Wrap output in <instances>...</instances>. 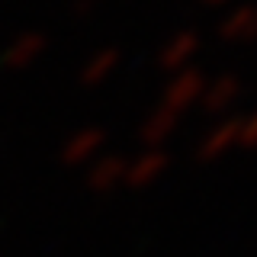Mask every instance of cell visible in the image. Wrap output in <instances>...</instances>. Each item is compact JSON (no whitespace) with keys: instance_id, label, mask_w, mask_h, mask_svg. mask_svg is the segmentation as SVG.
I'll use <instances>...</instances> for the list:
<instances>
[{"instance_id":"cell-1","label":"cell","mask_w":257,"mask_h":257,"mask_svg":"<svg viewBox=\"0 0 257 257\" xmlns=\"http://www.w3.org/2000/svg\"><path fill=\"white\" fill-rule=\"evenodd\" d=\"M203 90H206V74L190 64V68L171 74V80L164 84V90H161V109L174 112V116H183L187 109L199 106Z\"/></svg>"},{"instance_id":"cell-2","label":"cell","mask_w":257,"mask_h":257,"mask_svg":"<svg viewBox=\"0 0 257 257\" xmlns=\"http://www.w3.org/2000/svg\"><path fill=\"white\" fill-rule=\"evenodd\" d=\"M103 148H106V128L84 125V128H77V132H71L68 139H64V145H61V164L84 167V164H90V161L100 158Z\"/></svg>"},{"instance_id":"cell-3","label":"cell","mask_w":257,"mask_h":257,"mask_svg":"<svg viewBox=\"0 0 257 257\" xmlns=\"http://www.w3.org/2000/svg\"><path fill=\"white\" fill-rule=\"evenodd\" d=\"M171 167V155L164 148H145L142 155H135L132 161H125V177H122V187L128 190H145L151 187L155 180L167 174Z\"/></svg>"},{"instance_id":"cell-4","label":"cell","mask_w":257,"mask_h":257,"mask_svg":"<svg viewBox=\"0 0 257 257\" xmlns=\"http://www.w3.org/2000/svg\"><path fill=\"white\" fill-rule=\"evenodd\" d=\"M48 48V36L39 29H26L16 39H10V45L0 52V68L4 71H26L29 64H36Z\"/></svg>"},{"instance_id":"cell-5","label":"cell","mask_w":257,"mask_h":257,"mask_svg":"<svg viewBox=\"0 0 257 257\" xmlns=\"http://www.w3.org/2000/svg\"><path fill=\"white\" fill-rule=\"evenodd\" d=\"M241 96H244V80L231 74V71H225V74L206 80V90L199 96V109L209 112V116H222L235 103H241Z\"/></svg>"},{"instance_id":"cell-6","label":"cell","mask_w":257,"mask_h":257,"mask_svg":"<svg viewBox=\"0 0 257 257\" xmlns=\"http://www.w3.org/2000/svg\"><path fill=\"white\" fill-rule=\"evenodd\" d=\"M199 45H203V36H199L196 29L174 32L158 52V68L167 71V74H177V71L190 68L193 58H196V52H199Z\"/></svg>"},{"instance_id":"cell-7","label":"cell","mask_w":257,"mask_h":257,"mask_svg":"<svg viewBox=\"0 0 257 257\" xmlns=\"http://www.w3.org/2000/svg\"><path fill=\"white\" fill-rule=\"evenodd\" d=\"M238 122H241V116H228V119H222V122H215L203 139L196 142V161L209 164V161H219L225 155H231V151L238 148Z\"/></svg>"},{"instance_id":"cell-8","label":"cell","mask_w":257,"mask_h":257,"mask_svg":"<svg viewBox=\"0 0 257 257\" xmlns=\"http://www.w3.org/2000/svg\"><path fill=\"white\" fill-rule=\"evenodd\" d=\"M125 161L122 155H100L96 161L87 164V190L93 193H112L122 187L125 177Z\"/></svg>"},{"instance_id":"cell-9","label":"cell","mask_w":257,"mask_h":257,"mask_svg":"<svg viewBox=\"0 0 257 257\" xmlns=\"http://www.w3.org/2000/svg\"><path fill=\"white\" fill-rule=\"evenodd\" d=\"M219 39H225V42H254L257 39V0L254 4H238L222 16Z\"/></svg>"},{"instance_id":"cell-10","label":"cell","mask_w":257,"mask_h":257,"mask_svg":"<svg viewBox=\"0 0 257 257\" xmlns=\"http://www.w3.org/2000/svg\"><path fill=\"white\" fill-rule=\"evenodd\" d=\"M122 64V52L116 45H106V48H96V52L80 64V84L84 87H100L116 74V68Z\"/></svg>"},{"instance_id":"cell-11","label":"cell","mask_w":257,"mask_h":257,"mask_svg":"<svg viewBox=\"0 0 257 257\" xmlns=\"http://www.w3.org/2000/svg\"><path fill=\"white\" fill-rule=\"evenodd\" d=\"M177 125H180V116H174V112L167 109H151L148 116L142 119V128H139V139L145 148H161L171 135L177 132Z\"/></svg>"},{"instance_id":"cell-12","label":"cell","mask_w":257,"mask_h":257,"mask_svg":"<svg viewBox=\"0 0 257 257\" xmlns=\"http://www.w3.org/2000/svg\"><path fill=\"white\" fill-rule=\"evenodd\" d=\"M238 148H244V151L257 148V109L247 112V116H241V122H238Z\"/></svg>"},{"instance_id":"cell-13","label":"cell","mask_w":257,"mask_h":257,"mask_svg":"<svg viewBox=\"0 0 257 257\" xmlns=\"http://www.w3.org/2000/svg\"><path fill=\"white\" fill-rule=\"evenodd\" d=\"M103 7V0H71V13L74 16H90Z\"/></svg>"},{"instance_id":"cell-14","label":"cell","mask_w":257,"mask_h":257,"mask_svg":"<svg viewBox=\"0 0 257 257\" xmlns=\"http://www.w3.org/2000/svg\"><path fill=\"white\" fill-rule=\"evenodd\" d=\"M203 4H209V7H222V4H228V0H203Z\"/></svg>"}]
</instances>
